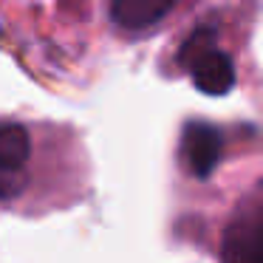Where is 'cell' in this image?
Segmentation results:
<instances>
[{
	"mask_svg": "<svg viewBox=\"0 0 263 263\" xmlns=\"http://www.w3.org/2000/svg\"><path fill=\"white\" fill-rule=\"evenodd\" d=\"M181 63L187 65L195 88L210 97H223L235 85V68L232 60L215 48V31L212 29H195L181 46Z\"/></svg>",
	"mask_w": 263,
	"mask_h": 263,
	"instance_id": "6da1fadb",
	"label": "cell"
},
{
	"mask_svg": "<svg viewBox=\"0 0 263 263\" xmlns=\"http://www.w3.org/2000/svg\"><path fill=\"white\" fill-rule=\"evenodd\" d=\"M34 153L31 130L20 122H0V201H17L29 184Z\"/></svg>",
	"mask_w": 263,
	"mask_h": 263,
	"instance_id": "7a4b0ae2",
	"label": "cell"
},
{
	"mask_svg": "<svg viewBox=\"0 0 263 263\" xmlns=\"http://www.w3.org/2000/svg\"><path fill=\"white\" fill-rule=\"evenodd\" d=\"M221 263H263V190L235 212L221 240Z\"/></svg>",
	"mask_w": 263,
	"mask_h": 263,
	"instance_id": "3957f363",
	"label": "cell"
},
{
	"mask_svg": "<svg viewBox=\"0 0 263 263\" xmlns=\"http://www.w3.org/2000/svg\"><path fill=\"white\" fill-rule=\"evenodd\" d=\"M223 153V136L218 127L206 125V122H187L181 130V144H178V156H181V167L195 178H206L218 167Z\"/></svg>",
	"mask_w": 263,
	"mask_h": 263,
	"instance_id": "277c9868",
	"label": "cell"
},
{
	"mask_svg": "<svg viewBox=\"0 0 263 263\" xmlns=\"http://www.w3.org/2000/svg\"><path fill=\"white\" fill-rule=\"evenodd\" d=\"M176 3L178 0H110V17L119 29L139 31L167 17Z\"/></svg>",
	"mask_w": 263,
	"mask_h": 263,
	"instance_id": "5b68a950",
	"label": "cell"
}]
</instances>
